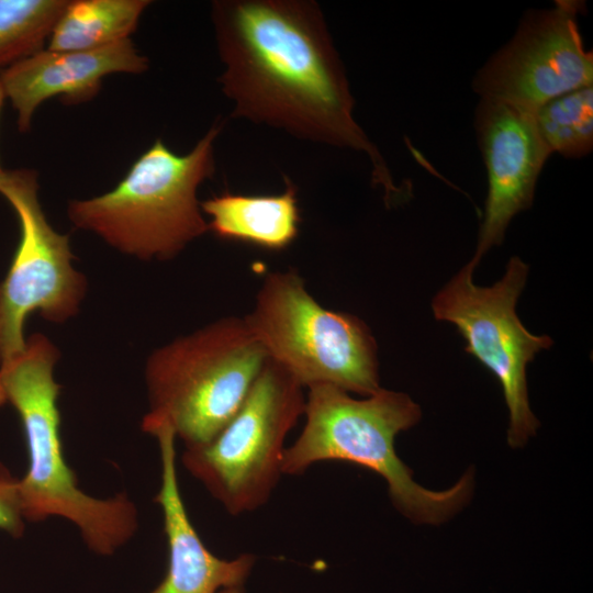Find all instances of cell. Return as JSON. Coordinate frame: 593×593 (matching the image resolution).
I'll use <instances>...</instances> for the list:
<instances>
[{
	"mask_svg": "<svg viewBox=\"0 0 593 593\" xmlns=\"http://www.w3.org/2000/svg\"><path fill=\"white\" fill-rule=\"evenodd\" d=\"M211 21L233 118L361 152L387 203L403 193L354 118L349 81L316 1L214 0Z\"/></svg>",
	"mask_w": 593,
	"mask_h": 593,
	"instance_id": "6da1fadb",
	"label": "cell"
},
{
	"mask_svg": "<svg viewBox=\"0 0 593 593\" xmlns=\"http://www.w3.org/2000/svg\"><path fill=\"white\" fill-rule=\"evenodd\" d=\"M305 425L286 448L282 474L299 475L320 461H345L384 479L393 506L414 524L440 525L471 499L474 475L466 472L450 488L418 484L395 451V438L415 426L422 411L406 393L380 388L365 399L331 384L307 388Z\"/></svg>",
	"mask_w": 593,
	"mask_h": 593,
	"instance_id": "7a4b0ae2",
	"label": "cell"
},
{
	"mask_svg": "<svg viewBox=\"0 0 593 593\" xmlns=\"http://www.w3.org/2000/svg\"><path fill=\"white\" fill-rule=\"evenodd\" d=\"M58 358L57 347L34 334L21 354L0 366L7 402L16 410L26 440L29 463L19 479L22 512L30 522L68 519L92 552L110 556L135 535L137 508L125 493L97 499L78 486L60 437V387L53 376Z\"/></svg>",
	"mask_w": 593,
	"mask_h": 593,
	"instance_id": "3957f363",
	"label": "cell"
},
{
	"mask_svg": "<svg viewBox=\"0 0 593 593\" xmlns=\"http://www.w3.org/2000/svg\"><path fill=\"white\" fill-rule=\"evenodd\" d=\"M224 126L216 120L187 154L157 138L110 191L68 202L77 228L101 237L142 260H169L209 232L198 189L216 169L214 143Z\"/></svg>",
	"mask_w": 593,
	"mask_h": 593,
	"instance_id": "277c9868",
	"label": "cell"
},
{
	"mask_svg": "<svg viewBox=\"0 0 593 593\" xmlns=\"http://www.w3.org/2000/svg\"><path fill=\"white\" fill-rule=\"evenodd\" d=\"M269 357L244 317L228 316L155 349L145 366L149 411L184 448L209 443L238 411Z\"/></svg>",
	"mask_w": 593,
	"mask_h": 593,
	"instance_id": "5b68a950",
	"label": "cell"
},
{
	"mask_svg": "<svg viewBox=\"0 0 593 593\" xmlns=\"http://www.w3.org/2000/svg\"><path fill=\"white\" fill-rule=\"evenodd\" d=\"M244 320L268 357L302 388L331 384L362 396L381 388L370 328L356 315L322 306L295 270L270 272Z\"/></svg>",
	"mask_w": 593,
	"mask_h": 593,
	"instance_id": "8992f818",
	"label": "cell"
},
{
	"mask_svg": "<svg viewBox=\"0 0 593 593\" xmlns=\"http://www.w3.org/2000/svg\"><path fill=\"white\" fill-rule=\"evenodd\" d=\"M303 389L270 358L243 404L206 444L181 461L232 515L265 505L282 475L284 440L304 414Z\"/></svg>",
	"mask_w": 593,
	"mask_h": 593,
	"instance_id": "52a82bcc",
	"label": "cell"
},
{
	"mask_svg": "<svg viewBox=\"0 0 593 593\" xmlns=\"http://www.w3.org/2000/svg\"><path fill=\"white\" fill-rule=\"evenodd\" d=\"M473 270L466 265L434 296L432 310L436 320L456 326L466 342L465 350L499 380L508 410L507 444L522 448L539 426L529 405L526 368L553 342L547 335L532 334L516 314L527 264L512 257L504 276L491 287L474 284Z\"/></svg>",
	"mask_w": 593,
	"mask_h": 593,
	"instance_id": "ba28073f",
	"label": "cell"
},
{
	"mask_svg": "<svg viewBox=\"0 0 593 593\" xmlns=\"http://www.w3.org/2000/svg\"><path fill=\"white\" fill-rule=\"evenodd\" d=\"M0 194L14 210L20 240L0 282V366L26 345L24 324L32 313L64 323L79 311L87 290L85 276L72 267L69 235L47 221L38 199V174L30 168L2 169Z\"/></svg>",
	"mask_w": 593,
	"mask_h": 593,
	"instance_id": "9c48e42d",
	"label": "cell"
},
{
	"mask_svg": "<svg viewBox=\"0 0 593 593\" xmlns=\"http://www.w3.org/2000/svg\"><path fill=\"white\" fill-rule=\"evenodd\" d=\"M579 0H558L525 14L511 41L475 74L472 87L484 100L529 113L547 102L593 86V54L586 51Z\"/></svg>",
	"mask_w": 593,
	"mask_h": 593,
	"instance_id": "30bf717a",
	"label": "cell"
},
{
	"mask_svg": "<svg viewBox=\"0 0 593 593\" xmlns=\"http://www.w3.org/2000/svg\"><path fill=\"white\" fill-rule=\"evenodd\" d=\"M474 127L488 174V195L475 251L467 264L472 269L503 242L512 219L532 206L537 180L551 155L534 113L513 105L481 99Z\"/></svg>",
	"mask_w": 593,
	"mask_h": 593,
	"instance_id": "8fae6325",
	"label": "cell"
},
{
	"mask_svg": "<svg viewBox=\"0 0 593 593\" xmlns=\"http://www.w3.org/2000/svg\"><path fill=\"white\" fill-rule=\"evenodd\" d=\"M148 67V58L126 38L92 51L55 52L45 47L2 70L0 80L16 112L18 130L25 133L47 99L59 97L65 104L87 102L99 93L104 77L139 75Z\"/></svg>",
	"mask_w": 593,
	"mask_h": 593,
	"instance_id": "7c38bea8",
	"label": "cell"
},
{
	"mask_svg": "<svg viewBox=\"0 0 593 593\" xmlns=\"http://www.w3.org/2000/svg\"><path fill=\"white\" fill-rule=\"evenodd\" d=\"M160 455V488L154 501L160 506L168 545V569L149 593H245L256 557L242 553L224 560L213 555L193 527L182 501L176 467V435L166 423L143 424Z\"/></svg>",
	"mask_w": 593,
	"mask_h": 593,
	"instance_id": "4fadbf2b",
	"label": "cell"
},
{
	"mask_svg": "<svg viewBox=\"0 0 593 593\" xmlns=\"http://www.w3.org/2000/svg\"><path fill=\"white\" fill-rule=\"evenodd\" d=\"M284 190L278 194L249 195L224 190L202 202L210 216L209 232L226 240L251 244L269 250H282L299 235L298 188L283 176Z\"/></svg>",
	"mask_w": 593,
	"mask_h": 593,
	"instance_id": "5bb4252c",
	"label": "cell"
},
{
	"mask_svg": "<svg viewBox=\"0 0 593 593\" xmlns=\"http://www.w3.org/2000/svg\"><path fill=\"white\" fill-rule=\"evenodd\" d=\"M149 0H68L46 48L55 52L98 49L130 38Z\"/></svg>",
	"mask_w": 593,
	"mask_h": 593,
	"instance_id": "9a60e30c",
	"label": "cell"
},
{
	"mask_svg": "<svg viewBox=\"0 0 593 593\" xmlns=\"http://www.w3.org/2000/svg\"><path fill=\"white\" fill-rule=\"evenodd\" d=\"M537 128L552 153L580 158L593 148V86L558 97L534 112Z\"/></svg>",
	"mask_w": 593,
	"mask_h": 593,
	"instance_id": "2e32d148",
	"label": "cell"
},
{
	"mask_svg": "<svg viewBox=\"0 0 593 593\" xmlns=\"http://www.w3.org/2000/svg\"><path fill=\"white\" fill-rule=\"evenodd\" d=\"M68 0H0V72L43 48Z\"/></svg>",
	"mask_w": 593,
	"mask_h": 593,
	"instance_id": "e0dca14e",
	"label": "cell"
},
{
	"mask_svg": "<svg viewBox=\"0 0 593 593\" xmlns=\"http://www.w3.org/2000/svg\"><path fill=\"white\" fill-rule=\"evenodd\" d=\"M19 493V479L0 462V530L13 538H20L25 530Z\"/></svg>",
	"mask_w": 593,
	"mask_h": 593,
	"instance_id": "ac0fdd59",
	"label": "cell"
},
{
	"mask_svg": "<svg viewBox=\"0 0 593 593\" xmlns=\"http://www.w3.org/2000/svg\"><path fill=\"white\" fill-rule=\"evenodd\" d=\"M5 100H7V96H5L3 86H2L1 80H0V112H1V109H2L3 103H4ZM2 169H3V168H2L1 165H0V171H1Z\"/></svg>",
	"mask_w": 593,
	"mask_h": 593,
	"instance_id": "d6986e66",
	"label": "cell"
},
{
	"mask_svg": "<svg viewBox=\"0 0 593 593\" xmlns=\"http://www.w3.org/2000/svg\"><path fill=\"white\" fill-rule=\"evenodd\" d=\"M4 403H7V398L0 381V406H2Z\"/></svg>",
	"mask_w": 593,
	"mask_h": 593,
	"instance_id": "ffe728a7",
	"label": "cell"
}]
</instances>
